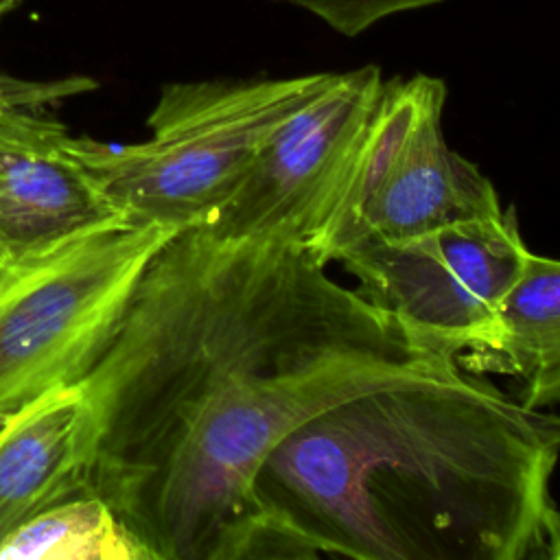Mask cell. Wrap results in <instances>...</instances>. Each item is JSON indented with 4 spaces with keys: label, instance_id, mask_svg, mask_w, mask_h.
Masks as SVG:
<instances>
[{
    "label": "cell",
    "instance_id": "1",
    "mask_svg": "<svg viewBox=\"0 0 560 560\" xmlns=\"http://www.w3.org/2000/svg\"><path fill=\"white\" fill-rule=\"evenodd\" d=\"M560 413L455 365L330 405L254 479L258 512L308 560L540 556Z\"/></svg>",
    "mask_w": 560,
    "mask_h": 560
},
{
    "label": "cell",
    "instance_id": "2",
    "mask_svg": "<svg viewBox=\"0 0 560 560\" xmlns=\"http://www.w3.org/2000/svg\"><path fill=\"white\" fill-rule=\"evenodd\" d=\"M330 77L166 83L147 118V140L105 144L72 136L70 147L122 221L177 234L219 210L269 133Z\"/></svg>",
    "mask_w": 560,
    "mask_h": 560
},
{
    "label": "cell",
    "instance_id": "3",
    "mask_svg": "<svg viewBox=\"0 0 560 560\" xmlns=\"http://www.w3.org/2000/svg\"><path fill=\"white\" fill-rule=\"evenodd\" d=\"M171 236L116 221L0 271V413L79 385L96 368Z\"/></svg>",
    "mask_w": 560,
    "mask_h": 560
},
{
    "label": "cell",
    "instance_id": "4",
    "mask_svg": "<svg viewBox=\"0 0 560 560\" xmlns=\"http://www.w3.org/2000/svg\"><path fill=\"white\" fill-rule=\"evenodd\" d=\"M446 85L387 79L365 125L339 203L315 252L322 265L370 241H394L503 210L492 182L446 144Z\"/></svg>",
    "mask_w": 560,
    "mask_h": 560
},
{
    "label": "cell",
    "instance_id": "5",
    "mask_svg": "<svg viewBox=\"0 0 560 560\" xmlns=\"http://www.w3.org/2000/svg\"><path fill=\"white\" fill-rule=\"evenodd\" d=\"M529 254L510 206L494 217L370 241L337 262L357 280L354 291L416 346L459 363L497 341L501 306Z\"/></svg>",
    "mask_w": 560,
    "mask_h": 560
},
{
    "label": "cell",
    "instance_id": "6",
    "mask_svg": "<svg viewBox=\"0 0 560 560\" xmlns=\"http://www.w3.org/2000/svg\"><path fill=\"white\" fill-rule=\"evenodd\" d=\"M383 81L374 63L332 72L269 133L232 195L199 225L230 241L293 247L315 258Z\"/></svg>",
    "mask_w": 560,
    "mask_h": 560
},
{
    "label": "cell",
    "instance_id": "7",
    "mask_svg": "<svg viewBox=\"0 0 560 560\" xmlns=\"http://www.w3.org/2000/svg\"><path fill=\"white\" fill-rule=\"evenodd\" d=\"M72 133L37 103L0 112V271L83 232L122 221L70 147Z\"/></svg>",
    "mask_w": 560,
    "mask_h": 560
},
{
    "label": "cell",
    "instance_id": "8",
    "mask_svg": "<svg viewBox=\"0 0 560 560\" xmlns=\"http://www.w3.org/2000/svg\"><path fill=\"white\" fill-rule=\"evenodd\" d=\"M94 429L81 385L52 389L0 427V542L35 512L90 490Z\"/></svg>",
    "mask_w": 560,
    "mask_h": 560
},
{
    "label": "cell",
    "instance_id": "9",
    "mask_svg": "<svg viewBox=\"0 0 560 560\" xmlns=\"http://www.w3.org/2000/svg\"><path fill=\"white\" fill-rule=\"evenodd\" d=\"M459 365L514 376L516 398L529 407L560 405V258L529 254L501 306L497 341L459 357Z\"/></svg>",
    "mask_w": 560,
    "mask_h": 560
},
{
    "label": "cell",
    "instance_id": "10",
    "mask_svg": "<svg viewBox=\"0 0 560 560\" xmlns=\"http://www.w3.org/2000/svg\"><path fill=\"white\" fill-rule=\"evenodd\" d=\"M0 560H155L149 545L94 490L57 501L0 542Z\"/></svg>",
    "mask_w": 560,
    "mask_h": 560
},
{
    "label": "cell",
    "instance_id": "11",
    "mask_svg": "<svg viewBox=\"0 0 560 560\" xmlns=\"http://www.w3.org/2000/svg\"><path fill=\"white\" fill-rule=\"evenodd\" d=\"M319 18L343 37H357L387 15L413 11L444 0H280Z\"/></svg>",
    "mask_w": 560,
    "mask_h": 560
},
{
    "label": "cell",
    "instance_id": "12",
    "mask_svg": "<svg viewBox=\"0 0 560 560\" xmlns=\"http://www.w3.org/2000/svg\"><path fill=\"white\" fill-rule=\"evenodd\" d=\"M540 556L560 560V508L551 505L545 518V538Z\"/></svg>",
    "mask_w": 560,
    "mask_h": 560
},
{
    "label": "cell",
    "instance_id": "13",
    "mask_svg": "<svg viewBox=\"0 0 560 560\" xmlns=\"http://www.w3.org/2000/svg\"><path fill=\"white\" fill-rule=\"evenodd\" d=\"M20 2H22V0H0V20H2L11 9H15Z\"/></svg>",
    "mask_w": 560,
    "mask_h": 560
}]
</instances>
